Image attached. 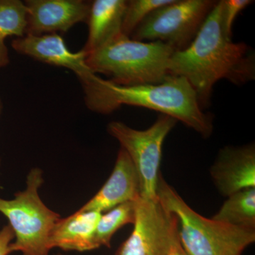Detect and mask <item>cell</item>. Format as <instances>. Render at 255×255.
Wrapping results in <instances>:
<instances>
[{
    "mask_svg": "<svg viewBox=\"0 0 255 255\" xmlns=\"http://www.w3.org/2000/svg\"><path fill=\"white\" fill-rule=\"evenodd\" d=\"M5 39L0 36V69L9 63V51L4 43Z\"/></svg>",
    "mask_w": 255,
    "mask_h": 255,
    "instance_id": "22",
    "label": "cell"
},
{
    "mask_svg": "<svg viewBox=\"0 0 255 255\" xmlns=\"http://www.w3.org/2000/svg\"><path fill=\"white\" fill-rule=\"evenodd\" d=\"M212 219L236 227L255 230V187L228 196Z\"/></svg>",
    "mask_w": 255,
    "mask_h": 255,
    "instance_id": "15",
    "label": "cell"
},
{
    "mask_svg": "<svg viewBox=\"0 0 255 255\" xmlns=\"http://www.w3.org/2000/svg\"><path fill=\"white\" fill-rule=\"evenodd\" d=\"M44 182L43 172L33 167L26 177V187L13 199L0 198V214L9 221L14 234L11 245L13 253L22 255H49L50 234L60 215L41 200L40 187Z\"/></svg>",
    "mask_w": 255,
    "mask_h": 255,
    "instance_id": "5",
    "label": "cell"
},
{
    "mask_svg": "<svg viewBox=\"0 0 255 255\" xmlns=\"http://www.w3.org/2000/svg\"><path fill=\"white\" fill-rule=\"evenodd\" d=\"M102 214L78 210L68 217L60 218L50 234V249L83 253L100 248L96 241V231Z\"/></svg>",
    "mask_w": 255,
    "mask_h": 255,
    "instance_id": "13",
    "label": "cell"
},
{
    "mask_svg": "<svg viewBox=\"0 0 255 255\" xmlns=\"http://www.w3.org/2000/svg\"><path fill=\"white\" fill-rule=\"evenodd\" d=\"M84 96L87 108L96 113L109 114L122 106H134L169 116L204 138L214 130L212 117L203 112L196 92L183 77L170 75L162 83L135 86H122L98 77Z\"/></svg>",
    "mask_w": 255,
    "mask_h": 255,
    "instance_id": "2",
    "label": "cell"
},
{
    "mask_svg": "<svg viewBox=\"0 0 255 255\" xmlns=\"http://www.w3.org/2000/svg\"><path fill=\"white\" fill-rule=\"evenodd\" d=\"M26 34L33 36L67 32L77 23L86 22L90 1L83 0H27Z\"/></svg>",
    "mask_w": 255,
    "mask_h": 255,
    "instance_id": "10",
    "label": "cell"
},
{
    "mask_svg": "<svg viewBox=\"0 0 255 255\" xmlns=\"http://www.w3.org/2000/svg\"><path fill=\"white\" fill-rule=\"evenodd\" d=\"M128 0L92 1L87 24L88 37L82 50L91 53L122 34V24Z\"/></svg>",
    "mask_w": 255,
    "mask_h": 255,
    "instance_id": "14",
    "label": "cell"
},
{
    "mask_svg": "<svg viewBox=\"0 0 255 255\" xmlns=\"http://www.w3.org/2000/svg\"><path fill=\"white\" fill-rule=\"evenodd\" d=\"M175 50L161 41H139L122 34L85 54L94 73L111 77L122 86L157 85L170 76L169 63Z\"/></svg>",
    "mask_w": 255,
    "mask_h": 255,
    "instance_id": "3",
    "label": "cell"
},
{
    "mask_svg": "<svg viewBox=\"0 0 255 255\" xmlns=\"http://www.w3.org/2000/svg\"><path fill=\"white\" fill-rule=\"evenodd\" d=\"M210 173L215 186L226 197L255 187L254 144L223 147L211 166Z\"/></svg>",
    "mask_w": 255,
    "mask_h": 255,
    "instance_id": "11",
    "label": "cell"
},
{
    "mask_svg": "<svg viewBox=\"0 0 255 255\" xmlns=\"http://www.w3.org/2000/svg\"><path fill=\"white\" fill-rule=\"evenodd\" d=\"M11 46L18 53L27 55L43 63L69 69L77 75L83 90L95 81L97 75L87 65L82 50L70 51L61 36L57 33L16 38Z\"/></svg>",
    "mask_w": 255,
    "mask_h": 255,
    "instance_id": "9",
    "label": "cell"
},
{
    "mask_svg": "<svg viewBox=\"0 0 255 255\" xmlns=\"http://www.w3.org/2000/svg\"><path fill=\"white\" fill-rule=\"evenodd\" d=\"M177 122L176 119L161 114L155 123L143 130L132 128L121 122L108 124L109 134L118 140L135 166L142 199L158 200L157 191L162 145Z\"/></svg>",
    "mask_w": 255,
    "mask_h": 255,
    "instance_id": "6",
    "label": "cell"
},
{
    "mask_svg": "<svg viewBox=\"0 0 255 255\" xmlns=\"http://www.w3.org/2000/svg\"><path fill=\"white\" fill-rule=\"evenodd\" d=\"M252 0H222L221 28L226 39L232 41L233 23L243 9L253 4Z\"/></svg>",
    "mask_w": 255,
    "mask_h": 255,
    "instance_id": "19",
    "label": "cell"
},
{
    "mask_svg": "<svg viewBox=\"0 0 255 255\" xmlns=\"http://www.w3.org/2000/svg\"><path fill=\"white\" fill-rule=\"evenodd\" d=\"M1 110H2V104H1V101L0 100V115H1Z\"/></svg>",
    "mask_w": 255,
    "mask_h": 255,
    "instance_id": "23",
    "label": "cell"
},
{
    "mask_svg": "<svg viewBox=\"0 0 255 255\" xmlns=\"http://www.w3.org/2000/svg\"><path fill=\"white\" fill-rule=\"evenodd\" d=\"M55 255H66L62 254V253H58V254H57Z\"/></svg>",
    "mask_w": 255,
    "mask_h": 255,
    "instance_id": "24",
    "label": "cell"
},
{
    "mask_svg": "<svg viewBox=\"0 0 255 255\" xmlns=\"http://www.w3.org/2000/svg\"><path fill=\"white\" fill-rule=\"evenodd\" d=\"M216 2L214 0H173L149 14L130 38L139 41H161L175 51L185 50Z\"/></svg>",
    "mask_w": 255,
    "mask_h": 255,
    "instance_id": "7",
    "label": "cell"
},
{
    "mask_svg": "<svg viewBox=\"0 0 255 255\" xmlns=\"http://www.w3.org/2000/svg\"><path fill=\"white\" fill-rule=\"evenodd\" d=\"M179 232L175 215L159 200L136 201L133 230L115 255H167Z\"/></svg>",
    "mask_w": 255,
    "mask_h": 255,
    "instance_id": "8",
    "label": "cell"
},
{
    "mask_svg": "<svg viewBox=\"0 0 255 255\" xmlns=\"http://www.w3.org/2000/svg\"><path fill=\"white\" fill-rule=\"evenodd\" d=\"M222 0L217 1L194 41L169 60V73L183 77L197 95L201 108L207 107L215 85L226 80L241 85L255 78V58L245 43L226 39L221 28Z\"/></svg>",
    "mask_w": 255,
    "mask_h": 255,
    "instance_id": "1",
    "label": "cell"
},
{
    "mask_svg": "<svg viewBox=\"0 0 255 255\" xmlns=\"http://www.w3.org/2000/svg\"><path fill=\"white\" fill-rule=\"evenodd\" d=\"M136 201H128L102 214L96 231V241L99 246L111 248L114 235L128 224L133 225L135 219Z\"/></svg>",
    "mask_w": 255,
    "mask_h": 255,
    "instance_id": "16",
    "label": "cell"
},
{
    "mask_svg": "<svg viewBox=\"0 0 255 255\" xmlns=\"http://www.w3.org/2000/svg\"><path fill=\"white\" fill-rule=\"evenodd\" d=\"M27 9L24 1L0 0V36L21 38L26 34Z\"/></svg>",
    "mask_w": 255,
    "mask_h": 255,
    "instance_id": "17",
    "label": "cell"
},
{
    "mask_svg": "<svg viewBox=\"0 0 255 255\" xmlns=\"http://www.w3.org/2000/svg\"><path fill=\"white\" fill-rule=\"evenodd\" d=\"M157 195L164 207L177 216L180 224L179 241L189 255H242L255 243V230L231 226L198 214L164 181L162 174Z\"/></svg>",
    "mask_w": 255,
    "mask_h": 255,
    "instance_id": "4",
    "label": "cell"
},
{
    "mask_svg": "<svg viewBox=\"0 0 255 255\" xmlns=\"http://www.w3.org/2000/svg\"><path fill=\"white\" fill-rule=\"evenodd\" d=\"M14 240V234L9 224L0 230V255H9L12 253L11 245Z\"/></svg>",
    "mask_w": 255,
    "mask_h": 255,
    "instance_id": "20",
    "label": "cell"
},
{
    "mask_svg": "<svg viewBox=\"0 0 255 255\" xmlns=\"http://www.w3.org/2000/svg\"><path fill=\"white\" fill-rule=\"evenodd\" d=\"M140 197L136 169L127 152L121 147L110 177L100 191L78 211H95L103 214L124 203L136 201Z\"/></svg>",
    "mask_w": 255,
    "mask_h": 255,
    "instance_id": "12",
    "label": "cell"
},
{
    "mask_svg": "<svg viewBox=\"0 0 255 255\" xmlns=\"http://www.w3.org/2000/svg\"><path fill=\"white\" fill-rule=\"evenodd\" d=\"M173 0H128L124 14L122 34L130 37L149 14Z\"/></svg>",
    "mask_w": 255,
    "mask_h": 255,
    "instance_id": "18",
    "label": "cell"
},
{
    "mask_svg": "<svg viewBox=\"0 0 255 255\" xmlns=\"http://www.w3.org/2000/svg\"><path fill=\"white\" fill-rule=\"evenodd\" d=\"M167 255H189L181 244L179 238V232L174 238Z\"/></svg>",
    "mask_w": 255,
    "mask_h": 255,
    "instance_id": "21",
    "label": "cell"
},
{
    "mask_svg": "<svg viewBox=\"0 0 255 255\" xmlns=\"http://www.w3.org/2000/svg\"><path fill=\"white\" fill-rule=\"evenodd\" d=\"M0 163H1V160H0Z\"/></svg>",
    "mask_w": 255,
    "mask_h": 255,
    "instance_id": "25",
    "label": "cell"
}]
</instances>
